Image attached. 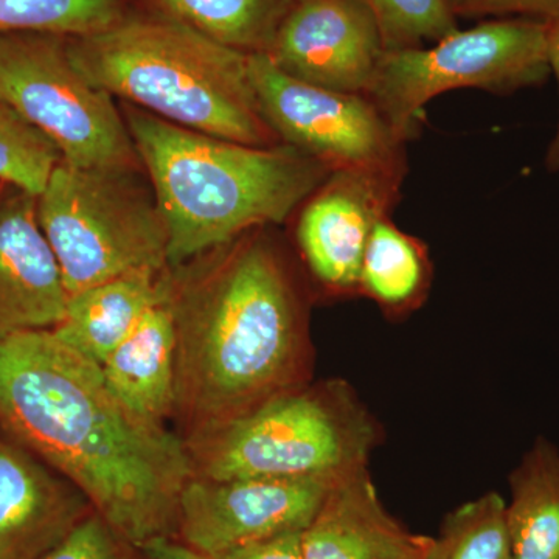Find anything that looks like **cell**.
<instances>
[{"label": "cell", "instance_id": "cell-1", "mask_svg": "<svg viewBox=\"0 0 559 559\" xmlns=\"http://www.w3.org/2000/svg\"><path fill=\"white\" fill-rule=\"evenodd\" d=\"M0 428L83 492L142 549L178 521L187 443L128 409L102 367L51 330L0 337Z\"/></svg>", "mask_w": 559, "mask_h": 559}, {"label": "cell", "instance_id": "cell-10", "mask_svg": "<svg viewBox=\"0 0 559 559\" xmlns=\"http://www.w3.org/2000/svg\"><path fill=\"white\" fill-rule=\"evenodd\" d=\"M406 175L407 167L340 168L296 210L297 249L330 299L359 297L360 266L371 231L392 215Z\"/></svg>", "mask_w": 559, "mask_h": 559}, {"label": "cell", "instance_id": "cell-26", "mask_svg": "<svg viewBox=\"0 0 559 559\" xmlns=\"http://www.w3.org/2000/svg\"><path fill=\"white\" fill-rule=\"evenodd\" d=\"M457 17L500 20L533 17L547 21L559 10V0H448Z\"/></svg>", "mask_w": 559, "mask_h": 559}, {"label": "cell", "instance_id": "cell-18", "mask_svg": "<svg viewBox=\"0 0 559 559\" xmlns=\"http://www.w3.org/2000/svg\"><path fill=\"white\" fill-rule=\"evenodd\" d=\"M513 559H559V448L538 437L509 476Z\"/></svg>", "mask_w": 559, "mask_h": 559}, {"label": "cell", "instance_id": "cell-6", "mask_svg": "<svg viewBox=\"0 0 559 559\" xmlns=\"http://www.w3.org/2000/svg\"><path fill=\"white\" fill-rule=\"evenodd\" d=\"M38 219L69 296L170 264L164 216L135 165L75 167L61 160L38 197Z\"/></svg>", "mask_w": 559, "mask_h": 559}, {"label": "cell", "instance_id": "cell-22", "mask_svg": "<svg viewBox=\"0 0 559 559\" xmlns=\"http://www.w3.org/2000/svg\"><path fill=\"white\" fill-rule=\"evenodd\" d=\"M506 507L499 492L488 491L450 511L439 536L443 559H513Z\"/></svg>", "mask_w": 559, "mask_h": 559}, {"label": "cell", "instance_id": "cell-13", "mask_svg": "<svg viewBox=\"0 0 559 559\" xmlns=\"http://www.w3.org/2000/svg\"><path fill=\"white\" fill-rule=\"evenodd\" d=\"M69 294L38 219V198L11 187L0 194V337L53 330Z\"/></svg>", "mask_w": 559, "mask_h": 559}, {"label": "cell", "instance_id": "cell-8", "mask_svg": "<svg viewBox=\"0 0 559 559\" xmlns=\"http://www.w3.org/2000/svg\"><path fill=\"white\" fill-rule=\"evenodd\" d=\"M0 97L75 167L135 165L128 124L112 95L72 61L69 40L49 33H0Z\"/></svg>", "mask_w": 559, "mask_h": 559}, {"label": "cell", "instance_id": "cell-2", "mask_svg": "<svg viewBox=\"0 0 559 559\" xmlns=\"http://www.w3.org/2000/svg\"><path fill=\"white\" fill-rule=\"evenodd\" d=\"M263 229L230 242L212 271L173 289L175 409L191 419L194 433L311 382L304 290Z\"/></svg>", "mask_w": 559, "mask_h": 559}, {"label": "cell", "instance_id": "cell-7", "mask_svg": "<svg viewBox=\"0 0 559 559\" xmlns=\"http://www.w3.org/2000/svg\"><path fill=\"white\" fill-rule=\"evenodd\" d=\"M550 76L546 21L500 17L459 28L432 47L384 51L366 97L409 142L421 109L443 92L510 95Z\"/></svg>", "mask_w": 559, "mask_h": 559}, {"label": "cell", "instance_id": "cell-17", "mask_svg": "<svg viewBox=\"0 0 559 559\" xmlns=\"http://www.w3.org/2000/svg\"><path fill=\"white\" fill-rule=\"evenodd\" d=\"M171 286L165 270L135 271L91 286L69 296L64 319L51 331L70 348L102 366Z\"/></svg>", "mask_w": 559, "mask_h": 559}, {"label": "cell", "instance_id": "cell-27", "mask_svg": "<svg viewBox=\"0 0 559 559\" xmlns=\"http://www.w3.org/2000/svg\"><path fill=\"white\" fill-rule=\"evenodd\" d=\"M301 532L283 533L274 538L248 544L213 559H301Z\"/></svg>", "mask_w": 559, "mask_h": 559}, {"label": "cell", "instance_id": "cell-23", "mask_svg": "<svg viewBox=\"0 0 559 559\" xmlns=\"http://www.w3.org/2000/svg\"><path fill=\"white\" fill-rule=\"evenodd\" d=\"M61 160L53 142L0 97V182L38 198Z\"/></svg>", "mask_w": 559, "mask_h": 559}, {"label": "cell", "instance_id": "cell-20", "mask_svg": "<svg viewBox=\"0 0 559 559\" xmlns=\"http://www.w3.org/2000/svg\"><path fill=\"white\" fill-rule=\"evenodd\" d=\"M175 17L210 39L240 50L271 49L283 17L294 0H156Z\"/></svg>", "mask_w": 559, "mask_h": 559}, {"label": "cell", "instance_id": "cell-3", "mask_svg": "<svg viewBox=\"0 0 559 559\" xmlns=\"http://www.w3.org/2000/svg\"><path fill=\"white\" fill-rule=\"evenodd\" d=\"M127 121L167 226L168 263L175 266L226 248L248 231L285 223L333 171L286 143L242 145L134 109Z\"/></svg>", "mask_w": 559, "mask_h": 559}, {"label": "cell", "instance_id": "cell-14", "mask_svg": "<svg viewBox=\"0 0 559 559\" xmlns=\"http://www.w3.org/2000/svg\"><path fill=\"white\" fill-rule=\"evenodd\" d=\"M84 498L61 474L0 432V559H43L84 520Z\"/></svg>", "mask_w": 559, "mask_h": 559}, {"label": "cell", "instance_id": "cell-30", "mask_svg": "<svg viewBox=\"0 0 559 559\" xmlns=\"http://www.w3.org/2000/svg\"><path fill=\"white\" fill-rule=\"evenodd\" d=\"M419 559H443V544L439 538H436V544H433L432 549Z\"/></svg>", "mask_w": 559, "mask_h": 559}, {"label": "cell", "instance_id": "cell-4", "mask_svg": "<svg viewBox=\"0 0 559 559\" xmlns=\"http://www.w3.org/2000/svg\"><path fill=\"white\" fill-rule=\"evenodd\" d=\"M81 73L151 116L213 138L275 145L249 75V55L171 16L121 17L69 40Z\"/></svg>", "mask_w": 559, "mask_h": 559}, {"label": "cell", "instance_id": "cell-29", "mask_svg": "<svg viewBox=\"0 0 559 559\" xmlns=\"http://www.w3.org/2000/svg\"><path fill=\"white\" fill-rule=\"evenodd\" d=\"M142 550L150 559H213L207 555L190 549L183 543H175L168 536L150 540L146 546L142 547Z\"/></svg>", "mask_w": 559, "mask_h": 559}, {"label": "cell", "instance_id": "cell-24", "mask_svg": "<svg viewBox=\"0 0 559 559\" xmlns=\"http://www.w3.org/2000/svg\"><path fill=\"white\" fill-rule=\"evenodd\" d=\"M369 5L385 51L418 49L459 31L448 0H364Z\"/></svg>", "mask_w": 559, "mask_h": 559}, {"label": "cell", "instance_id": "cell-9", "mask_svg": "<svg viewBox=\"0 0 559 559\" xmlns=\"http://www.w3.org/2000/svg\"><path fill=\"white\" fill-rule=\"evenodd\" d=\"M249 75L261 117L282 143L310 154L331 170L407 167V140L366 95L293 79L264 51L249 55Z\"/></svg>", "mask_w": 559, "mask_h": 559}, {"label": "cell", "instance_id": "cell-28", "mask_svg": "<svg viewBox=\"0 0 559 559\" xmlns=\"http://www.w3.org/2000/svg\"><path fill=\"white\" fill-rule=\"evenodd\" d=\"M546 24L551 75L557 80L559 92V10L550 20L546 21ZM546 167L550 173L559 171V116L557 131H555L554 139H551L549 148H547Z\"/></svg>", "mask_w": 559, "mask_h": 559}, {"label": "cell", "instance_id": "cell-25", "mask_svg": "<svg viewBox=\"0 0 559 559\" xmlns=\"http://www.w3.org/2000/svg\"><path fill=\"white\" fill-rule=\"evenodd\" d=\"M110 533L112 530L98 514L84 518L43 559H119Z\"/></svg>", "mask_w": 559, "mask_h": 559}, {"label": "cell", "instance_id": "cell-12", "mask_svg": "<svg viewBox=\"0 0 559 559\" xmlns=\"http://www.w3.org/2000/svg\"><path fill=\"white\" fill-rule=\"evenodd\" d=\"M384 51L364 0H294L266 53L293 79L366 95Z\"/></svg>", "mask_w": 559, "mask_h": 559}, {"label": "cell", "instance_id": "cell-19", "mask_svg": "<svg viewBox=\"0 0 559 559\" xmlns=\"http://www.w3.org/2000/svg\"><path fill=\"white\" fill-rule=\"evenodd\" d=\"M432 280L428 245L401 230L392 216L380 221L364 253L359 297L373 301L389 320H403L426 304Z\"/></svg>", "mask_w": 559, "mask_h": 559}, {"label": "cell", "instance_id": "cell-16", "mask_svg": "<svg viewBox=\"0 0 559 559\" xmlns=\"http://www.w3.org/2000/svg\"><path fill=\"white\" fill-rule=\"evenodd\" d=\"M173 289L175 283L100 366L114 395L135 415L157 425L176 406L178 333Z\"/></svg>", "mask_w": 559, "mask_h": 559}, {"label": "cell", "instance_id": "cell-11", "mask_svg": "<svg viewBox=\"0 0 559 559\" xmlns=\"http://www.w3.org/2000/svg\"><path fill=\"white\" fill-rule=\"evenodd\" d=\"M336 480H209L193 476L179 498L176 522L182 543L216 558L283 533L304 532Z\"/></svg>", "mask_w": 559, "mask_h": 559}, {"label": "cell", "instance_id": "cell-15", "mask_svg": "<svg viewBox=\"0 0 559 559\" xmlns=\"http://www.w3.org/2000/svg\"><path fill=\"white\" fill-rule=\"evenodd\" d=\"M433 544L389 513L369 466L334 481L300 535L301 559H419Z\"/></svg>", "mask_w": 559, "mask_h": 559}, {"label": "cell", "instance_id": "cell-5", "mask_svg": "<svg viewBox=\"0 0 559 559\" xmlns=\"http://www.w3.org/2000/svg\"><path fill=\"white\" fill-rule=\"evenodd\" d=\"M384 428L345 380L301 385L194 433L193 476L209 480L340 479L367 468Z\"/></svg>", "mask_w": 559, "mask_h": 559}, {"label": "cell", "instance_id": "cell-21", "mask_svg": "<svg viewBox=\"0 0 559 559\" xmlns=\"http://www.w3.org/2000/svg\"><path fill=\"white\" fill-rule=\"evenodd\" d=\"M123 17L120 0H0V33L84 38Z\"/></svg>", "mask_w": 559, "mask_h": 559}]
</instances>
